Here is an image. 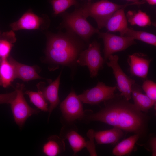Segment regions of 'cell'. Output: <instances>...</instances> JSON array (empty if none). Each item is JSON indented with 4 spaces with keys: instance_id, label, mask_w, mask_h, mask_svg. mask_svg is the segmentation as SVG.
Segmentation results:
<instances>
[{
    "instance_id": "obj_28",
    "label": "cell",
    "mask_w": 156,
    "mask_h": 156,
    "mask_svg": "<svg viewBox=\"0 0 156 156\" xmlns=\"http://www.w3.org/2000/svg\"><path fill=\"white\" fill-rule=\"evenodd\" d=\"M16 95V91L9 93L0 94V104H10L15 98Z\"/></svg>"
},
{
    "instance_id": "obj_22",
    "label": "cell",
    "mask_w": 156,
    "mask_h": 156,
    "mask_svg": "<svg viewBox=\"0 0 156 156\" xmlns=\"http://www.w3.org/2000/svg\"><path fill=\"white\" fill-rule=\"evenodd\" d=\"M126 17L127 21L132 25L146 27L151 25L152 23L149 16L140 10L137 12L129 10L127 12Z\"/></svg>"
},
{
    "instance_id": "obj_1",
    "label": "cell",
    "mask_w": 156,
    "mask_h": 156,
    "mask_svg": "<svg viewBox=\"0 0 156 156\" xmlns=\"http://www.w3.org/2000/svg\"><path fill=\"white\" fill-rule=\"evenodd\" d=\"M150 117L146 113L137 109L133 104L121 94H116L104 101V107L86 117L87 121L100 122L119 128L127 132L146 137Z\"/></svg>"
},
{
    "instance_id": "obj_18",
    "label": "cell",
    "mask_w": 156,
    "mask_h": 156,
    "mask_svg": "<svg viewBox=\"0 0 156 156\" xmlns=\"http://www.w3.org/2000/svg\"><path fill=\"white\" fill-rule=\"evenodd\" d=\"M64 139L56 135L49 137L47 141L43 145L42 151L47 156H56L65 150Z\"/></svg>"
},
{
    "instance_id": "obj_4",
    "label": "cell",
    "mask_w": 156,
    "mask_h": 156,
    "mask_svg": "<svg viewBox=\"0 0 156 156\" xmlns=\"http://www.w3.org/2000/svg\"><path fill=\"white\" fill-rule=\"evenodd\" d=\"M145 3L144 0H142L138 2L120 5L108 0H101L94 3L87 1L81 7L83 16L86 18L89 17L93 18L97 24L98 29H100L105 27L107 21L117 10L130 5Z\"/></svg>"
},
{
    "instance_id": "obj_9",
    "label": "cell",
    "mask_w": 156,
    "mask_h": 156,
    "mask_svg": "<svg viewBox=\"0 0 156 156\" xmlns=\"http://www.w3.org/2000/svg\"><path fill=\"white\" fill-rule=\"evenodd\" d=\"M116 88L115 86H108L102 82H99L94 87L86 90L77 96L84 103L96 105L112 98Z\"/></svg>"
},
{
    "instance_id": "obj_2",
    "label": "cell",
    "mask_w": 156,
    "mask_h": 156,
    "mask_svg": "<svg viewBox=\"0 0 156 156\" xmlns=\"http://www.w3.org/2000/svg\"><path fill=\"white\" fill-rule=\"evenodd\" d=\"M45 50V60L53 66L51 69H57L59 65L72 67L81 52L86 47L85 42L73 33H48Z\"/></svg>"
},
{
    "instance_id": "obj_30",
    "label": "cell",
    "mask_w": 156,
    "mask_h": 156,
    "mask_svg": "<svg viewBox=\"0 0 156 156\" xmlns=\"http://www.w3.org/2000/svg\"><path fill=\"white\" fill-rule=\"evenodd\" d=\"M150 5H155L156 4V0H145Z\"/></svg>"
},
{
    "instance_id": "obj_23",
    "label": "cell",
    "mask_w": 156,
    "mask_h": 156,
    "mask_svg": "<svg viewBox=\"0 0 156 156\" xmlns=\"http://www.w3.org/2000/svg\"><path fill=\"white\" fill-rule=\"evenodd\" d=\"M123 36L130 37L151 45H156V36L154 34L143 31H137L128 28Z\"/></svg>"
},
{
    "instance_id": "obj_6",
    "label": "cell",
    "mask_w": 156,
    "mask_h": 156,
    "mask_svg": "<svg viewBox=\"0 0 156 156\" xmlns=\"http://www.w3.org/2000/svg\"><path fill=\"white\" fill-rule=\"evenodd\" d=\"M24 87L23 84L17 83L15 88L16 95L10 104L14 121L20 128L23 127L29 117L39 112L37 109L31 107L27 103L24 96Z\"/></svg>"
},
{
    "instance_id": "obj_13",
    "label": "cell",
    "mask_w": 156,
    "mask_h": 156,
    "mask_svg": "<svg viewBox=\"0 0 156 156\" xmlns=\"http://www.w3.org/2000/svg\"><path fill=\"white\" fill-rule=\"evenodd\" d=\"M62 71L57 78L47 86L43 82L39 83L37 86L38 90L42 94L46 100L49 104L48 108L49 118L53 110L59 104L58 90Z\"/></svg>"
},
{
    "instance_id": "obj_31",
    "label": "cell",
    "mask_w": 156,
    "mask_h": 156,
    "mask_svg": "<svg viewBox=\"0 0 156 156\" xmlns=\"http://www.w3.org/2000/svg\"><path fill=\"white\" fill-rule=\"evenodd\" d=\"M129 1H130L131 2H136L139 1V0H126Z\"/></svg>"
},
{
    "instance_id": "obj_10",
    "label": "cell",
    "mask_w": 156,
    "mask_h": 156,
    "mask_svg": "<svg viewBox=\"0 0 156 156\" xmlns=\"http://www.w3.org/2000/svg\"><path fill=\"white\" fill-rule=\"evenodd\" d=\"M60 106L63 117L69 122L81 119L84 116L82 101L73 90Z\"/></svg>"
},
{
    "instance_id": "obj_14",
    "label": "cell",
    "mask_w": 156,
    "mask_h": 156,
    "mask_svg": "<svg viewBox=\"0 0 156 156\" xmlns=\"http://www.w3.org/2000/svg\"><path fill=\"white\" fill-rule=\"evenodd\" d=\"M125 8H122L116 10L107 21L105 27L108 32H119L120 35L123 36L125 31L128 28V21L124 11Z\"/></svg>"
},
{
    "instance_id": "obj_29",
    "label": "cell",
    "mask_w": 156,
    "mask_h": 156,
    "mask_svg": "<svg viewBox=\"0 0 156 156\" xmlns=\"http://www.w3.org/2000/svg\"><path fill=\"white\" fill-rule=\"evenodd\" d=\"M150 147L153 156H156V137L152 138L150 140Z\"/></svg>"
},
{
    "instance_id": "obj_20",
    "label": "cell",
    "mask_w": 156,
    "mask_h": 156,
    "mask_svg": "<svg viewBox=\"0 0 156 156\" xmlns=\"http://www.w3.org/2000/svg\"><path fill=\"white\" fill-rule=\"evenodd\" d=\"M62 136H64L61 137L64 139H67L68 140L73 151L74 155L86 147L87 141L76 129L68 130L64 134H62Z\"/></svg>"
},
{
    "instance_id": "obj_8",
    "label": "cell",
    "mask_w": 156,
    "mask_h": 156,
    "mask_svg": "<svg viewBox=\"0 0 156 156\" xmlns=\"http://www.w3.org/2000/svg\"><path fill=\"white\" fill-rule=\"evenodd\" d=\"M118 56L116 55H110L107 62V66L111 67L116 79L117 87L121 94L129 101L131 98L132 88L135 81L128 76L123 71L118 63Z\"/></svg>"
},
{
    "instance_id": "obj_11",
    "label": "cell",
    "mask_w": 156,
    "mask_h": 156,
    "mask_svg": "<svg viewBox=\"0 0 156 156\" xmlns=\"http://www.w3.org/2000/svg\"><path fill=\"white\" fill-rule=\"evenodd\" d=\"M49 25L48 18L46 16L40 17L29 10L17 21L10 25L12 30L14 31L21 30H44Z\"/></svg>"
},
{
    "instance_id": "obj_17",
    "label": "cell",
    "mask_w": 156,
    "mask_h": 156,
    "mask_svg": "<svg viewBox=\"0 0 156 156\" xmlns=\"http://www.w3.org/2000/svg\"><path fill=\"white\" fill-rule=\"evenodd\" d=\"M124 134L122 130L114 127L109 130L94 131V138L98 144H115L123 136Z\"/></svg>"
},
{
    "instance_id": "obj_5",
    "label": "cell",
    "mask_w": 156,
    "mask_h": 156,
    "mask_svg": "<svg viewBox=\"0 0 156 156\" xmlns=\"http://www.w3.org/2000/svg\"><path fill=\"white\" fill-rule=\"evenodd\" d=\"M105 61L101 55L100 44L94 41L81 52L76 63L82 66H87L90 76L93 78L96 77L99 70L103 68Z\"/></svg>"
},
{
    "instance_id": "obj_33",
    "label": "cell",
    "mask_w": 156,
    "mask_h": 156,
    "mask_svg": "<svg viewBox=\"0 0 156 156\" xmlns=\"http://www.w3.org/2000/svg\"><path fill=\"white\" fill-rule=\"evenodd\" d=\"M1 58L0 57V62L1 61Z\"/></svg>"
},
{
    "instance_id": "obj_32",
    "label": "cell",
    "mask_w": 156,
    "mask_h": 156,
    "mask_svg": "<svg viewBox=\"0 0 156 156\" xmlns=\"http://www.w3.org/2000/svg\"><path fill=\"white\" fill-rule=\"evenodd\" d=\"M86 0L87 1H88V2H90L92 0Z\"/></svg>"
},
{
    "instance_id": "obj_19",
    "label": "cell",
    "mask_w": 156,
    "mask_h": 156,
    "mask_svg": "<svg viewBox=\"0 0 156 156\" xmlns=\"http://www.w3.org/2000/svg\"><path fill=\"white\" fill-rule=\"evenodd\" d=\"M16 78L13 65L7 58L2 59L0 62V85L6 88Z\"/></svg>"
},
{
    "instance_id": "obj_25",
    "label": "cell",
    "mask_w": 156,
    "mask_h": 156,
    "mask_svg": "<svg viewBox=\"0 0 156 156\" xmlns=\"http://www.w3.org/2000/svg\"><path fill=\"white\" fill-rule=\"evenodd\" d=\"M50 1L55 16L60 15L72 6H79L76 0H50Z\"/></svg>"
},
{
    "instance_id": "obj_3",
    "label": "cell",
    "mask_w": 156,
    "mask_h": 156,
    "mask_svg": "<svg viewBox=\"0 0 156 156\" xmlns=\"http://www.w3.org/2000/svg\"><path fill=\"white\" fill-rule=\"evenodd\" d=\"M60 15L62 21L59 29H64L73 33L85 43H88L93 34L99 32V29L92 26L83 16L81 6L76 7L72 12L65 11Z\"/></svg>"
},
{
    "instance_id": "obj_16",
    "label": "cell",
    "mask_w": 156,
    "mask_h": 156,
    "mask_svg": "<svg viewBox=\"0 0 156 156\" xmlns=\"http://www.w3.org/2000/svg\"><path fill=\"white\" fill-rule=\"evenodd\" d=\"M131 96L135 107L142 112L146 113L153 106L156 107V103L144 94L141 87L135 83L132 86Z\"/></svg>"
},
{
    "instance_id": "obj_12",
    "label": "cell",
    "mask_w": 156,
    "mask_h": 156,
    "mask_svg": "<svg viewBox=\"0 0 156 156\" xmlns=\"http://www.w3.org/2000/svg\"><path fill=\"white\" fill-rule=\"evenodd\" d=\"M146 56V55L138 53L129 56L127 62L131 75L144 79L147 78L152 59H148Z\"/></svg>"
},
{
    "instance_id": "obj_27",
    "label": "cell",
    "mask_w": 156,
    "mask_h": 156,
    "mask_svg": "<svg viewBox=\"0 0 156 156\" xmlns=\"http://www.w3.org/2000/svg\"><path fill=\"white\" fill-rule=\"evenodd\" d=\"M94 131L92 129L89 130L87 133V135L89 140L87 141L86 148L91 156H97L94 142Z\"/></svg>"
},
{
    "instance_id": "obj_21",
    "label": "cell",
    "mask_w": 156,
    "mask_h": 156,
    "mask_svg": "<svg viewBox=\"0 0 156 156\" xmlns=\"http://www.w3.org/2000/svg\"><path fill=\"white\" fill-rule=\"evenodd\" d=\"M139 138L138 135L134 134L123 140L113 148V154L116 156H122L129 154L133 150Z\"/></svg>"
},
{
    "instance_id": "obj_26",
    "label": "cell",
    "mask_w": 156,
    "mask_h": 156,
    "mask_svg": "<svg viewBox=\"0 0 156 156\" xmlns=\"http://www.w3.org/2000/svg\"><path fill=\"white\" fill-rule=\"evenodd\" d=\"M146 94L151 100L156 102V84L153 81L145 80L142 86Z\"/></svg>"
},
{
    "instance_id": "obj_7",
    "label": "cell",
    "mask_w": 156,
    "mask_h": 156,
    "mask_svg": "<svg viewBox=\"0 0 156 156\" xmlns=\"http://www.w3.org/2000/svg\"><path fill=\"white\" fill-rule=\"evenodd\" d=\"M99 37L103 41V52L105 61L113 53L125 50L129 47L136 44L135 40L130 37L119 36L109 32L98 33Z\"/></svg>"
},
{
    "instance_id": "obj_15",
    "label": "cell",
    "mask_w": 156,
    "mask_h": 156,
    "mask_svg": "<svg viewBox=\"0 0 156 156\" xmlns=\"http://www.w3.org/2000/svg\"><path fill=\"white\" fill-rule=\"evenodd\" d=\"M8 60L15 69L16 78H19L24 81L35 79H44L37 73L35 67L21 64L12 57Z\"/></svg>"
},
{
    "instance_id": "obj_24",
    "label": "cell",
    "mask_w": 156,
    "mask_h": 156,
    "mask_svg": "<svg viewBox=\"0 0 156 156\" xmlns=\"http://www.w3.org/2000/svg\"><path fill=\"white\" fill-rule=\"evenodd\" d=\"M25 93L29 96L30 101L38 109L47 112L49 107L47 101L42 92L38 90L37 92L27 90Z\"/></svg>"
}]
</instances>
